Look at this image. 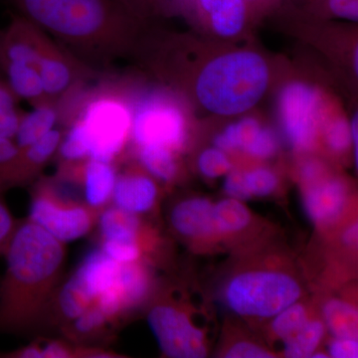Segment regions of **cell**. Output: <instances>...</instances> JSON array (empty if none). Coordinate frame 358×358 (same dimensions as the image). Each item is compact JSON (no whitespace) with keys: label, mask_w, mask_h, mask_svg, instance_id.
Returning a JSON list of instances; mask_svg holds the SVG:
<instances>
[{"label":"cell","mask_w":358,"mask_h":358,"mask_svg":"<svg viewBox=\"0 0 358 358\" xmlns=\"http://www.w3.org/2000/svg\"><path fill=\"white\" fill-rule=\"evenodd\" d=\"M66 244L29 218L20 221L4 254L0 279V334H28L45 326L62 278Z\"/></svg>","instance_id":"obj_1"},{"label":"cell","mask_w":358,"mask_h":358,"mask_svg":"<svg viewBox=\"0 0 358 358\" xmlns=\"http://www.w3.org/2000/svg\"><path fill=\"white\" fill-rule=\"evenodd\" d=\"M20 15L72 49L78 58L109 66L131 44L133 15L121 0H10Z\"/></svg>","instance_id":"obj_2"},{"label":"cell","mask_w":358,"mask_h":358,"mask_svg":"<svg viewBox=\"0 0 358 358\" xmlns=\"http://www.w3.org/2000/svg\"><path fill=\"white\" fill-rule=\"evenodd\" d=\"M59 105L66 133L83 143L89 159L117 166L129 148L133 107L115 78L87 85Z\"/></svg>","instance_id":"obj_3"},{"label":"cell","mask_w":358,"mask_h":358,"mask_svg":"<svg viewBox=\"0 0 358 358\" xmlns=\"http://www.w3.org/2000/svg\"><path fill=\"white\" fill-rule=\"evenodd\" d=\"M268 81L265 60L253 52H234L214 59L200 73L197 99L213 114L232 115L259 102Z\"/></svg>","instance_id":"obj_4"},{"label":"cell","mask_w":358,"mask_h":358,"mask_svg":"<svg viewBox=\"0 0 358 358\" xmlns=\"http://www.w3.org/2000/svg\"><path fill=\"white\" fill-rule=\"evenodd\" d=\"M101 211L87 204L72 186L53 176L35 182L28 218L67 244L95 229Z\"/></svg>","instance_id":"obj_5"},{"label":"cell","mask_w":358,"mask_h":358,"mask_svg":"<svg viewBox=\"0 0 358 358\" xmlns=\"http://www.w3.org/2000/svg\"><path fill=\"white\" fill-rule=\"evenodd\" d=\"M301 296V287L296 278L271 270L240 273L230 280L224 292L226 303L233 312L261 319L274 317Z\"/></svg>","instance_id":"obj_6"},{"label":"cell","mask_w":358,"mask_h":358,"mask_svg":"<svg viewBox=\"0 0 358 358\" xmlns=\"http://www.w3.org/2000/svg\"><path fill=\"white\" fill-rule=\"evenodd\" d=\"M185 115L173 99L166 94L154 93L136 102L133 107L129 141L134 150L159 147L176 154L185 147Z\"/></svg>","instance_id":"obj_7"},{"label":"cell","mask_w":358,"mask_h":358,"mask_svg":"<svg viewBox=\"0 0 358 358\" xmlns=\"http://www.w3.org/2000/svg\"><path fill=\"white\" fill-rule=\"evenodd\" d=\"M147 320L160 350L167 357H206L203 331L195 326L189 313L179 303L160 298L148 308Z\"/></svg>","instance_id":"obj_8"},{"label":"cell","mask_w":358,"mask_h":358,"mask_svg":"<svg viewBox=\"0 0 358 358\" xmlns=\"http://www.w3.org/2000/svg\"><path fill=\"white\" fill-rule=\"evenodd\" d=\"M37 69L45 95L60 103L96 78V70L72 52L45 35L40 48Z\"/></svg>","instance_id":"obj_9"},{"label":"cell","mask_w":358,"mask_h":358,"mask_svg":"<svg viewBox=\"0 0 358 358\" xmlns=\"http://www.w3.org/2000/svg\"><path fill=\"white\" fill-rule=\"evenodd\" d=\"M320 98L313 87L289 84L280 94V122L282 134L292 148L310 150L315 143L319 121Z\"/></svg>","instance_id":"obj_10"},{"label":"cell","mask_w":358,"mask_h":358,"mask_svg":"<svg viewBox=\"0 0 358 358\" xmlns=\"http://www.w3.org/2000/svg\"><path fill=\"white\" fill-rule=\"evenodd\" d=\"M117 173V164L87 159L58 164L55 176L77 190L90 206L103 210L112 203Z\"/></svg>","instance_id":"obj_11"},{"label":"cell","mask_w":358,"mask_h":358,"mask_svg":"<svg viewBox=\"0 0 358 358\" xmlns=\"http://www.w3.org/2000/svg\"><path fill=\"white\" fill-rule=\"evenodd\" d=\"M141 167L129 166L121 171L117 169L110 204L141 216L154 210L159 190L155 178Z\"/></svg>","instance_id":"obj_12"},{"label":"cell","mask_w":358,"mask_h":358,"mask_svg":"<svg viewBox=\"0 0 358 358\" xmlns=\"http://www.w3.org/2000/svg\"><path fill=\"white\" fill-rule=\"evenodd\" d=\"M348 203V187L341 179L320 178L305 185L303 208L315 225L327 226L338 221Z\"/></svg>","instance_id":"obj_13"},{"label":"cell","mask_w":358,"mask_h":358,"mask_svg":"<svg viewBox=\"0 0 358 358\" xmlns=\"http://www.w3.org/2000/svg\"><path fill=\"white\" fill-rule=\"evenodd\" d=\"M213 203L203 197H189L179 200L169 211L171 229L187 241H200L215 234Z\"/></svg>","instance_id":"obj_14"},{"label":"cell","mask_w":358,"mask_h":358,"mask_svg":"<svg viewBox=\"0 0 358 358\" xmlns=\"http://www.w3.org/2000/svg\"><path fill=\"white\" fill-rule=\"evenodd\" d=\"M62 138L63 131L55 128L29 147L20 150L10 173L4 181L3 189L32 182L56 157Z\"/></svg>","instance_id":"obj_15"},{"label":"cell","mask_w":358,"mask_h":358,"mask_svg":"<svg viewBox=\"0 0 358 358\" xmlns=\"http://www.w3.org/2000/svg\"><path fill=\"white\" fill-rule=\"evenodd\" d=\"M96 228L98 241L109 240L138 245L145 254L154 237L141 215L122 210L112 204L101 211Z\"/></svg>","instance_id":"obj_16"},{"label":"cell","mask_w":358,"mask_h":358,"mask_svg":"<svg viewBox=\"0 0 358 358\" xmlns=\"http://www.w3.org/2000/svg\"><path fill=\"white\" fill-rule=\"evenodd\" d=\"M60 121L59 102L46 100L37 103L32 110L21 115L14 141L20 150H23L55 129Z\"/></svg>","instance_id":"obj_17"},{"label":"cell","mask_w":358,"mask_h":358,"mask_svg":"<svg viewBox=\"0 0 358 358\" xmlns=\"http://www.w3.org/2000/svg\"><path fill=\"white\" fill-rule=\"evenodd\" d=\"M200 6L210 16L212 26L224 37L241 31L246 17L244 0H199Z\"/></svg>","instance_id":"obj_18"},{"label":"cell","mask_w":358,"mask_h":358,"mask_svg":"<svg viewBox=\"0 0 358 358\" xmlns=\"http://www.w3.org/2000/svg\"><path fill=\"white\" fill-rule=\"evenodd\" d=\"M322 317L334 338H357V310L352 303L331 299L322 307Z\"/></svg>","instance_id":"obj_19"},{"label":"cell","mask_w":358,"mask_h":358,"mask_svg":"<svg viewBox=\"0 0 358 358\" xmlns=\"http://www.w3.org/2000/svg\"><path fill=\"white\" fill-rule=\"evenodd\" d=\"M134 152L141 166L155 179L171 183L178 178V160L171 150L159 147H143L134 150Z\"/></svg>","instance_id":"obj_20"},{"label":"cell","mask_w":358,"mask_h":358,"mask_svg":"<svg viewBox=\"0 0 358 358\" xmlns=\"http://www.w3.org/2000/svg\"><path fill=\"white\" fill-rule=\"evenodd\" d=\"M213 219L217 232L234 234L248 227L252 215L242 201L228 197L213 205Z\"/></svg>","instance_id":"obj_21"},{"label":"cell","mask_w":358,"mask_h":358,"mask_svg":"<svg viewBox=\"0 0 358 358\" xmlns=\"http://www.w3.org/2000/svg\"><path fill=\"white\" fill-rule=\"evenodd\" d=\"M324 327L322 320H310L303 329L294 336L284 341V355L291 358L312 357L317 352L320 343L324 338Z\"/></svg>","instance_id":"obj_22"},{"label":"cell","mask_w":358,"mask_h":358,"mask_svg":"<svg viewBox=\"0 0 358 358\" xmlns=\"http://www.w3.org/2000/svg\"><path fill=\"white\" fill-rule=\"evenodd\" d=\"M261 124L253 117H245L236 124H230L224 129L223 133L216 136L214 143L216 148L223 152L228 150H241L251 145L257 134L260 131Z\"/></svg>","instance_id":"obj_23"},{"label":"cell","mask_w":358,"mask_h":358,"mask_svg":"<svg viewBox=\"0 0 358 358\" xmlns=\"http://www.w3.org/2000/svg\"><path fill=\"white\" fill-rule=\"evenodd\" d=\"M308 322L307 308L296 301L273 317L271 331L275 338L285 341L298 333Z\"/></svg>","instance_id":"obj_24"},{"label":"cell","mask_w":358,"mask_h":358,"mask_svg":"<svg viewBox=\"0 0 358 358\" xmlns=\"http://www.w3.org/2000/svg\"><path fill=\"white\" fill-rule=\"evenodd\" d=\"M18 98L6 80L0 79V138H14L22 113L17 109Z\"/></svg>","instance_id":"obj_25"},{"label":"cell","mask_w":358,"mask_h":358,"mask_svg":"<svg viewBox=\"0 0 358 358\" xmlns=\"http://www.w3.org/2000/svg\"><path fill=\"white\" fill-rule=\"evenodd\" d=\"M199 167L200 173L206 178H218L229 173L232 164L225 152L217 148H211L200 155Z\"/></svg>","instance_id":"obj_26"},{"label":"cell","mask_w":358,"mask_h":358,"mask_svg":"<svg viewBox=\"0 0 358 358\" xmlns=\"http://www.w3.org/2000/svg\"><path fill=\"white\" fill-rule=\"evenodd\" d=\"M245 179L252 196H268L278 186L277 176L271 169L265 167H259L245 173Z\"/></svg>","instance_id":"obj_27"},{"label":"cell","mask_w":358,"mask_h":358,"mask_svg":"<svg viewBox=\"0 0 358 358\" xmlns=\"http://www.w3.org/2000/svg\"><path fill=\"white\" fill-rule=\"evenodd\" d=\"M278 150V140L271 129L261 127L251 145L245 152L257 159H268L275 154Z\"/></svg>","instance_id":"obj_28"},{"label":"cell","mask_w":358,"mask_h":358,"mask_svg":"<svg viewBox=\"0 0 358 358\" xmlns=\"http://www.w3.org/2000/svg\"><path fill=\"white\" fill-rule=\"evenodd\" d=\"M3 193L4 190L0 187V255L2 256L6 254L7 246L20 223L7 206Z\"/></svg>","instance_id":"obj_29"},{"label":"cell","mask_w":358,"mask_h":358,"mask_svg":"<svg viewBox=\"0 0 358 358\" xmlns=\"http://www.w3.org/2000/svg\"><path fill=\"white\" fill-rule=\"evenodd\" d=\"M327 145L334 152H343L348 150L352 143L350 128L345 120H338L334 122L326 134Z\"/></svg>","instance_id":"obj_30"},{"label":"cell","mask_w":358,"mask_h":358,"mask_svg":"<svg viewBox=\"0 0 358 358\" xmlns=\"http://www.w3.org/2000/svg\"><path fill=\"white\" fill-rule=\"evenodd\" d=\"M225 176L223 187L228 196L240 201L251 199L243 171H230Z\"/></svg>","instance_id":"obj_31"},{"label":"cell","mask_w":358,"mask_h":358,"mask_svg":"<svg viewBox=\"0 0 358 358\" xmlns=\"http://www.w3.org/2000/svg\"><path fill=\"white\" fill-rule=\"evenodd\" d=\"M224 357L228 358H272L274 355L263 346L251 341H239L231 345Z\"/></svg>","instance_id":"obj_32"},{"label":"cell","mask_w":358,"mask_h":358,"mask_svg":"<svg viewBox=\"0 0 358 358\" xmlns=\"http://www.w3.org/2000/svg\"><path fill=\"white\" fill-rule=\"evenodd\" d=\"M329 355L334 358L358 357L357 338H334L329 345Z\"/></svg>","instance_id":"obj_33"},{"label":"cell","mask_w":358,"mask_h":358,"mask_svg":"<svg viewBox=\"0 0 358 358\" xmlns=\"http://www.w3.org/2000/svg\"><path fill=\"white\" fill-rule=\"evenodd\" d=\"M329 6L331 13L338 17L357 21V0H329Z\"/></svg>","instance_id":"obj_34"},{"label":"cell","mask_w":358,"mask_h":358,"mask_svg":"<svg viewBox=\"0 0 358 358\" xmlns=\"http://www.w3.org/2000/svg\"><path fill=\"white\" fill-rule=\"evenodd\" d=\"M322 167L315 162H308L301 169V179L303 185L312 183L322 178Z\"/></svg>","instance_id":"obj_35"},{"label":"cell","mask_w":358,"mask_h":358,"mask_svg":"<svg viewBox=\"0 0 358 358\" xmlns=\"http://www.w3.org/2000/svg\"><path fill=\"white\" fill-rule=\"evenodd\" d=\"M358 240V224L357 221L352 222L343 230L341 234V241L345 245L346 247L350 248H355L357 245Z\"/></svg>","instance_id":"obj_36"},{"label":"cell","mask_w":358,"mask_h":358,"mask_svg":"<svg viewBox=\"0 0 358 358\" xmlns=\"http://www.w3.org/2000/svg\"><path fill=\"white\" fill-rule=\"evenodd\" d=\"M350 136H352V143L355 147V166H357V115H355L350 124Z\"/></svg>","instance_id":"obj_37"},{"label":"cell","mask_w":358,"mask_h":358,"mask_svg":"<svg viewBox=\"0 0 358 358\" xmlns=\"http://www.w3.org/2000/svg\"><path fill=\"white\" fill-rule=\"evenodd\" d=\"M122 4L128 8V10L131 14H134V9L136 7V3H138L140 0H121Z\"/></svg>","instance_id":"obj_38"},{"label":"cell","mask_w":358,"mask_h":358,"mask_svg":"<svg viewBox=\"0 0 358 358\" xmlns=\"http://www.w3.org/2000/svg\"><path fill=\"white\" fill-rule=\"evenodd\" d=\"M312 357H313V358H317V357L326 358V357H327V355H324V353L315 352L313 353Z\"/></svg>","instance_id":"obj_39"},{"label":"cell","mask_w":358,"mask_h":358,"mask_svg":"<svg viewBox=\"0 0 358 358\" xmlns=\"http://www.w3.org/2000/svg\"><path fill=\"white\" fill-rule=\"evenodd\" d=\"M355 72L357 73V53H358V51H357V49H355Z\"/></svg>","instance_id":"obj_40"}]
</instances>
